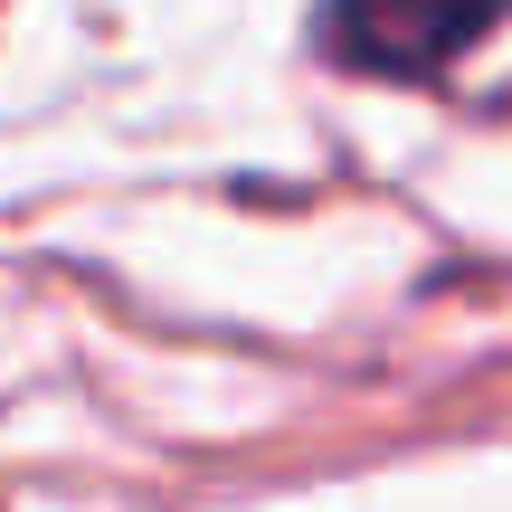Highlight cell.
<instances>
[{
    "mask_svg": "<svg viewBox=\"0 0 512 512\" xmlns=\"http://www.w3.org/2000/svg\"><path fill=\"white\" fill-rule=\"evenodd\" d=\"M494 19H503V0H323V57L351 67V76L427 86V76L456 67Z\"/></svg>",
    "mask_w": 512,
    "mask_h": 512,
    "instance_id": "1",
    "label": "cell"
}]
</instances>
